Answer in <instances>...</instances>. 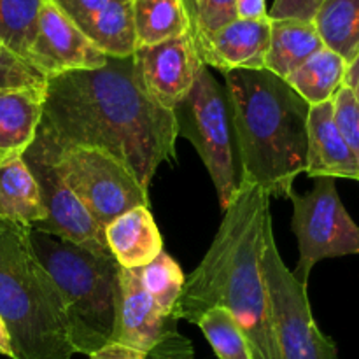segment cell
<instances>
[{"mask_svg": "<svg viewBox=\"0 0 359 359\" xmlns=\"http://www.w3.org/2000/svg\"><path fill=\"white\" fill-rule=\"evenodd\" d=\"M41 6L42 0H0V41L27 62L37 35Z\"/></svg>", "mask_w": 359, "mask_h": 359, "instance_id": "603a6c76", "label": "cell"}, {"mask_svg": "<svg viewBox=\"0 0 359 359\" xmlns=\"http://www.w3.org/2000/svg\"><path fill=\"white\" fill-rule=\"evenodd\" d=\"M48 77L0 41V88H46Z\"/></svg>", "mask_w": 359, "mask_h": 359, "instance_id": "484cf974", "label": "cell"}, {"mask_svg": "<svg viewBox=\"0 0 359 359\" xmlns=\"http://www.w3.org/2000/svg\"><path fill=\"white\" fill-rule=\"evenodd\" d=\"M104 233L109 251L121 269H142L163 251V238L149 207L126 210L104 228Z\"/></svg>", "mask_w": 359, "mask_h": 359, "instance_id": "2e32d148", "label": "cell"}, {"mask_svg": "<svg viewBox=\"0 0 359 359\" xmlns=\"http://www.w3.org/2000/svg\"><path fill=\"white\" fill-rule=\"evenodd\" d=\"M137 270H139L140 283L147 294L156 302V305L165 314L172 318V311L186 283V276L182 273L179 263L167 252L161 251L149 265Z\"/></svg>", "mask_w": 359, "mask_h": 359, "instance_id": "d4e9b609", "label": "cell"}, {"mask_svg": "<svg viewBox=\"0 0 359 359\" xmlns=\"http://www.w3.org/2000/svg\"><path fill=\"white\" fill-rule=\"evenodd\" d=\"M133 58L149 97L170 111H175L188 97L205 67L196 53L191 34L153 46H140Z\"/></svg>", "mask_w": 359, "mask_h": 359, "instance_id": "7c38bea8", "label": "cell"}, {"mask_svg": "<svg viewBox=\"0 0 359 359\" xmlns=\"http://www.w3.org/2000/svg\"><path fill=\"white\" fill-rule=\"evenodd\" d=\"M55 4L69 20L77 25V28H83L90 20H93L111 0H49Z\"/></svg>", "mask_w": 359, "mask_h": 359, "instance_id": "f546056e", "label": "cell"}, {"mask_svg": "<svg viewBox=\"0 0 359 359\" xmlns=\"http://www.w3.org/2000/svg\"><path fill=\"white\" fill-rule=\"evenodd\" d=\"M30 231L0 217V318L13 359H72L65 305L35 255Z\"/></svg>", "mask_w": 359, "mask_h": 359, "instance_id": "277c9868", "label": "cell"}, {"mask_svg": "<svg viewBox=\"0 0 359 359\" xmlns=\"http://www.w3.org/2000/svg\"><path fill=\"white\" fill-rule=\"evenodd\" d=\"M0 354L13 359V347H11L9 332H7L6 325H4L2 318H0Z\"/></svg>", "mask_w": 359, "mask_h": 359, "instance_id": "836d02e7", "label": "cell"}, {"mask_svg": "<svg viewBox=\"0 0 359 359\" xmlns=\"http://www.w3.org/2000/svg\"><path fill=\"white\" fill-rule=\"evenodd\" d=\"M347 63L342 56L330 51L328 48L319 49L307 62L286 77V83L307 102L309 105L325 104L333 100L337 91L344 86Z\"/></svg>", "mask_w": 359, "mask_h": 359, "instance_id": "ffe728a7", "label": "cell"}, {"mask_svg": "<svg viewBox=\"0 0 359 359\" xmlns=\"http://www.w3.org/2000/svg\"><path fill=\"white\" fill-rule=\"evenodd\" d=\"M90 359H147L146 354L139 353L135 349H130V347L121 346V344L111 342L107 346H104L102 349H98L97 353H93Z\"/></svg>", "mask_w": 359, "mask_h": 359, "instance_id": "1f68e13d", "label": "cell"}, {"mask_svg": "<svg viewBox=\"0 0 359 359\" xmlns=\"http://www.w3.org/2000/svg\"><path fill=\"white\" fill-rule=\"evenodd\" d=\"M270 219L269 193L238 181L205 258L186 277L172 311L175 321L196 325L209 309H228L244 332L252 359H283L262 265Z\"/></svg>", "mask_w": 359, "mask_h": 359, "instance_id": "7a4b0ae2", "label": "cell"}, {"mask_svg": "<svg viewBox=\"0 0 359 359\" xmlns=\"http://www.w3.org/2000/svg\"><path fill=\"white\" fill-rule=\"evenodd\" d=\"M293 219L300 259L293 276L307 286L314 265L328 258L359 255V226L344 207L333 177H316L305 195L291 191Z\"/></svg>", "mask_w": 359, "mask_h": 359, "instance_id": "ba28073f", "label": "cell"}, {"mask_svg": "<svg viewBox=\"0 0 359 359\" xmlns=\"http://www.w3.org/2000/svg\"><path fill=\"white\" fill-rule=\"evenodd\" d=\"M51 151L56 170L70 191L102 228L135 207H149L147 189L119 160L95 147L72 146Z\"/></svg>", "mask_w": 359, "mask_h": 359, "instance_id": "52a82bcc", "label": "cell"}, {"mask_svg": "<svg viewBox=\"0 0 359 359\" xmlns=\"http://www.w3.org/2000/svg\"><path fill=\"white\" fill-rule=\"evenodd\" d=\"M0 217L30 228L48 217L37 181L23 156L0 163Z\"/></svg>", "mask_w": 359, "mask_h": 359, "instance_id": "ac0fdd59", "label": "cell"}, {"mask_svg": "<svg viewBox=\"0 0 359 359\" xmlns=\"http://www.w3.org/2000/svg\"><path fill=\"white\" fill-rule=\"evenodd\" d=\"M219 359H252L244 332L228 309L212 307L196 323Z\"/></svg>", "mask_w": 359, "mask_h": 359, "instance_id": "cb8c5ba5", "label": "cell"}, {"mask_svg": "<svg viewBox=\"0 0 359 359\" xmlns=\"http://www.w3.org/2000/svg\"><path fill=\"white\" fill-rule=\"evenodd\" d=\"M46 88H0V163L23 156L44 111Z\"/></svg>", "mask_w": 359, "mask_h": 359, "instance_id": "e0dca14e", "label": "cell"}, {"mask_svg": "<svg viewBox=\"0 0 359 359\" xmlns=\"http://www.w3.org/2000/svg\"><path fill=\"white\" fill-rule=\"evenodd\" d=\"M323 48L321 37L311 21L270 20V46L265 56V70L286 79Z\"/></svg>", "mask_w": 359, "mask_h": 359, "instance_id": "d6986e66", "label": "cell"}, {"mask_svg": "<svg viewBox=\"0 0 359 359\" xmlns=\"http://www.w3.org/2000/svg\"><path fill=\"white\" fill-rule=\"evenodd\" d=\"M137 48L189 34L191 23L184 0H132Z\"/></svg>", "mask_w": 359, "mask_h": 359, "instance_id": "44dd1931", "label": "cell"}, {"mask_svg": "<svg viewBox=\"0 0 359 359\" xmlns=\"http://www.w3.org/2000/svg\"><path fill=\"white\" fill-rule=\"evenodd\" d=\"M332 102L337 126L359 165V102L347 86L340 88Z\"/></svg>", "mask_w": 359, "mask_h": 359, "instance_id": "4316f807", "label": "cell"}, {"mask_svg": "<svg viewBox=\"0 0 359 359\" xmlns=\"http://www.w3.org/2000/svg\"><path fill=\"white\" fill-rule=\"evenodd\" d=\"M30 241L62 294L76 354L91 356L111 344L118 316V262L37 230L30 231Z\"/></svg>", "mask_w": 359, "mask_h": 359, "instance_id": "5b68a950", "label": "cell"}, {"mask_svg": "<svg viewBox=\"0 0 359 359\" xmlns=\"http://www.w3.org/2000/svg\"><path fill=\"white\" fill-rule=\"evenodd\" d=\"M228 116L238 160V181L290 198L293 182L307 170V119L311 105L269 70L224 74Z\"/></svg>", "mask_w": 359, "mask_h": 359, "instance_id": "3957f363", "label": "cell"}, {"mask_svg": "<svg viewBox=\"0 0 359 359\" xmlns=\"http://www.w3.org/2000/svg\"><path fill=\"white\" fill-rule=\"evenodd\" d=\"M109 56L49 0H42L39 27L28 62L46 77L100 69Z\"/></svg>", "mask_w": 359, "mask_h": 359, "instance_id": "4fadbf2b", "label": "cell"}, {"mask_svg": "<svg viewBox=\"0 0 359 359\" xmlns=\"http://www.w3.org/2000/svg\"><path fill=\"white\" fill-rule=\"evenodd\" d=\"M307 175L359 181V165L347 147L335 118L333 102L311 105L307 119Z\"/></svg>", "mask_w": 359, "mask_h": 359, "instance_id": "9a60e30c", "label": "cell"}, {"mask_svg": "<svg viewBox=\"0 0 359 359\" xmlns=\"http://www.w3.org/2000/svg\"><path fill=\"white\" fill-rule=\"evenodd\" d=\"M235 2L237 0H196L195 25H193V30L189 32L193 42H198L205 35L214 34L224 25L237 20Z\"/></svg>", "mask_w": 359, "mask_h": 359, "instance_id": "83f0119b", "label": "cell"}, {"mask_svg": "<svg viewBox=\"0 0 359 359\" xmlns=\"http://www.w3.org/2000/svg\"><path fill=\"white\" fill-rule=\"evenodd\" d=\"M344 86L349 88V90L353 91L354 97H356V100L359 102V53L356 55V58L347 65Z\"/></svg>", "mask_w": 359, "mask_h": 359, "instance_id": "d6a6232c", "label": "cell"}, {"mask_svg": "<svg viewBox=\"0 0 359 359\" xmlns=\"http://www.w3.org/2000/svg\"><path fill=\"white\" fill-rule=\"evenodd\" d=\"M270 46V18L262 21L233 20L195 42L205 67L231 70H263Z\"/></svg>", "mask_w": 359, "mask_h": 359, "instance_id": "5bb4252c", "label": "cell"}, {"mask_svg": "<svg viewBox=\"0 0 359 359\" xmlns=\"http://www.w3.org/2000/svg\"><path fill=\"white\" fill-rule=\"evenodd\" d=\"M186 4V9H188L189 14V23H191V30H193V25H195V11H196V0H184ZM189 30V32H191Z\"/></svg>", "mask_w": 359, "mask_h": 359, "instance_id": "e575fe53", "label": "cell"}, {"mask_svg": "<svg viewBox=\"0 0 359 359\" xmlns=\"http://www.w3.org/2000/svg\"><path fill=\"white\" fill-rule=\"evenodd\" d=\"M263 276L269 287L277 342L283 359H340L335 342L319 330L311 311L307 286L284 265L273 237L272 219L265 228Z\"/></svg>", "mask_w": 359, "mask_h": 359, "instance_id": "9c48e42d", "label": "cell"}, {"mask_svg": "<svg viewBox=\"0 0 359 359\" xmlns=\"http://www.w3.org/2000/svg\"><path fill=\"white\" fill-rule=\"evenodd\" d=\"M23 160L37 181L42 203L48 212L46 221L35 224L32 230L60 237V241L72 242L95 255L112 256L105 242L104 228L93 219L86 207L63 182L56 170L51 151L37 135L23 153Z\"/></svg>", "mask_w": 359, "mask_h": 359, "instance_id": "8fae6325", "label": "cell"}, {"mask_svg": "<svg viewBox=\"0 0 359 359\" xmlns=\"http://www.w3.org/2000/svg\"><path fill=\"white\" fill-rule=\"evenodd\" d=\"M174 112L177 137L188 139L200 154L224 210L238 188L233 135L226 95L207 67H203L193 90Z\"/></svg>", "mask_w": 359, "mask_h": 359, "instance_id": "8992f818", "label": "cell"}, {"mask_svg": "<svg viewBox=\"0 0 359 359\" xmlns=\"http://www.w3.org/2000/svg\"><path fill=\"white\" fill-rule=\"evenodd\" d=\"M175 323L144 290L139 270L119 269L118 316L111 342L139 351L147 359H193V346L179 335Z\"/></svg>", "mask_w": 359, "mask_h": 359, "instance_id": "30bf717a", "label": "cell"}, {"mask_svg": "<svg viewBox=\"0 0 359 359\" xmlns=\"http://www.w3.org/2000/svg\"><path fill=\"white\" fill-rule=\"evenodd\" d=\"M323 46L349 65L359 53V0H325L314 18Z\"/></svg>", "mask_w": 359, "mask_h": 359, "instance_id": "7402d4cb", "label": "cell"}, {"mask_svg": "<svg viewBox=\"0 0 359 359\" xmlns=\"http://www.w3.org/2000/svg\"><path fill=\"white\" fill-rule=\"evenodd\" d=\"M53 149L95 147L121 161L149 189L161 163H175V112L144 88L135 58H112L100 69L48 77L37 128Z\"/></svg>", "mask_w": 359, "mask_h": 359, "instance_id": "6da1fadb", "label": "cell"}, {"mask_svg": "<svg viewBox=\"0 0 359 359\" xmlns=\"http://www.w3.org/2000/svg\"><path fill=\"white\" fill-rule=\"evenodd\" d=\"M235 16L237 20L262 21L269 18L266 0H237L235 2Z\"/></svg>", "mask_w": 359, "mask_h": 359, "instance_id": "4dcf8cb0", "label": "cell"}, {"mask_svg": "<svg viewBox=\"0 0 359 359\" xmlns=\"http://www.w3.org/2000/svg\"><path fill=\"white\" fill-rule=\"evenodd\" d=\"M325 0H273L270 20H300L314 21L319 7Z\"/></svg>", "mask_w": 359, "mask_h": 359, "instance_id": "f1b7e54d", "label": "cell"}]
</instances>
